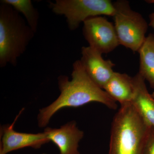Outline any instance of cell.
<instances>
[{
  "mask_svg": "<svg viewBox=\"0 0 154 154\" xmlns=\"http://www.w3.org/2000/svg\"><path fill=\"white\" fill-rule=\"evenodd\" d=\"M58 85L60 96L52 104L40 110L38 120L40 127L47 125L54 113L66 107H79L96 102L110 109L117 108L116 102L91 79L80 60L73 64L72 80L70 81L65 76H60L58 78Z\"/></svg>",
  "mask_w": 154,
  "mask_h": 154,
  "instance_id": "cell-1",
  "label": "cell"
},
{
  "mask_svg": "<svg viewBox=\"0 0 154 154\" xmlns=\"http://www.w3.org/2000/svg\"><path fill=\"white\" fill-rule=\"evenodd\" d=\"M150 129L132 102L120 106L111 124L108 154H146Z\"/></svg>",
  "mask_w": 154,
  "mask_h": 154,
  "instance_id": "cell-2",
  "label": "cell"
},
{
  "mask_svg": "<svg viewBox=\"0 0 154 154\" xmlns=\"http://www.w3.org/2000/svg\"><path fill=\"white\" fill-rule=\"evenodd\" d=\"M35 33L25 19L10 5H0V67L16 66Z\"/></svg>",
  "mask_w": 154,
  "mask_h": 154,
  "instance_id": "cell-3",
  "label": "cell"
},
{
  "mask_svg": "<svg viewBox=\"0 0 154 154\" xmlns=\"http://www.w3.org/2000/svg\"><path fill=\"white\" fill-rule=\"evenodd\" d=\"M113 4L114 25L119 45L138 52L146 37L147 22L141 14L132 10L128 1L119 0Z\"/></svg>",
  "mask_w": 154,
  "mask_h": 154,
  "instance_id": "cell-4",
  "label": "cell"
},
{
  "mask_svg": "<svg viewBox=\"0 0 154 154\" xmlns=\"http://www.w3.org/2000/svg\"><path fill=\"white\" fill-rule=\"evenodd\" d=\"M50 8L66 19L69 29L75 30L89 18L102 16L113 17L114 4L110 0H56L49 2Z\"/></svg>",
  "mask_w": 154,
  "mask_h": 154,
  "instance_id": "cell-5",
  "label": "cell"
},
{
  "mask_svg": "<svg viewBox=\"0 0 154 154\" xmlns=\"http://www.w3.org/2000/svg\"><path fill=\"white\" fill-rule=\"evenodd\" d=\"M83 34L89 46L102 54L111 52L120 45L114 25L102 16L83 22Z\"/></svg>",
  "mask_w": 154,
  "mask_h": 154,
  "instance_id": "cell-6",
  "label": "cell"
},
{
  "mask_svg": "<svg viewBox=\"0 0 154 154\" xmlns=\"http://www.w3.org/2000/svg\"><path fill=\"white\" fill-rule=\"evenodd\" d=\"M80 61L87 74L99 88L103 89L112 77L115 64L110 60L104 59L102 54L90 46L81 49Z\"/></svg>",
  "mask_w": 154,
  "mask_h": 154,
  "instance_id": "cell-7",
  "label": "cell"
},
{
  "mask_svg": "<svg viewBox=\"0 0 154 154\" xmlns=\"http://www.w3.org/2000/svg\"><path fill=\"white\" fill-rule=\"evenodd\" d=\"M15 121L9 126L3 127L1 138L0 154H7L10 152L24 148L31 147L38 149L42 145L50 141L45 133L28 134L15 131Z\"/></svg>",
  "mask_w": 154,
  "mask_h": 154,
  "instance_id": "cell-8",
  "label": "cell"
},
{
  "mask_svg": "<svg viewBox=\"0 0 154 154\" xmlns=\"http://www.w3.org/2000/svg\"><path fill=\"white\" fill-rule=\"evenodd\" d=\"M44 132L50 141L57 146L59 154H80L79 143L84 133L78 128L75 122H69L59 128H47Z\"/></svg>",
  "mask_w": 154,
  "mask_h": 154,
  "instance_id": "cell-9",
  "label": "cell"
},
{
  "mask_svg": "<svg viewBox=\"0 0 154 154\" xmlns=\"http://www.w3.org/2000/svg\"><path fill=\"white\" fill-rule=\"evenodd\" d=\"M133 78L134 95L132 103L146 124L154 130V98L149 92L145 80L139 73Z\"/></svg>",
  "mask_w": 154,
  "mask_h": 154,
  "instance_id": "cell-10",
  "label": "cell"
},
{
  "mask_svg": "<svg viewBox=\"0 0 154 154\" xmlns=\"http://www.w3.org/2000/svg\"><path fill=\"white\" fill-rule=\"evenodd\" d=\"M103 90L120 106L131 103L134 95L133 78L126 73L115 72Z\"/></svg>",
  "mask_w": 154,
  "mask_h": 154,
  "instance_id": "cell-11",
  "label": "cell"
},
{
  "mask_svg": "<svg viewBox=\"0 0 154 154\" xmlns=\"http://www.w3.org/2000/svg\"><path fill=\"white\" fill-rule=\"evenodd\" d=\"M140 57L138 73L154 90V34L146 37L138 51Z\"/></svg>",
  "mask_w": 154,
  "mask_h": 154,
  "instance_id": "cell-12",
  "label": "cell"
},
{
  "mask_svg": "<svg viewBox=\"0 0 154 154\" xmlns=\"http://www.w3.org/2000/svg\"><path fill=\"white\" fill-rule=\"evenodd\" d=\"M1 3L12 6L25 17L28 25L35 33L38 29L39 15L30 0H2Z\"/></svg>",
  "mask_w": 154,
  "mask_h": 154,
  "instance_id": "cell-13",
  "label": "cell"
},
{
  "mask_svg": "<svg viewBox=\"0 0 154 154\" xmlns=\"http://www.w3.org/2000/svg\"><path fill=\"white\" fill-rule=\"evenodd\" d=\"M146 154H154V130L150 129L146 147Z\"/></svg>",
  "mask_w": 154,
  "mask_h": 154,
  "instance_id": "cell-14",
  "label": "cell"
},
{
  "mask_svg": "<svg viewBox=\"0 0 154 154\" xmlns=\"http://www.w3.org/2000/svg\"><path fill=\"white\" fill-rule=\"evenodd\" d=\"M149 25L153 29L154 31V11L149 15Z\"/></svg>",
  "mask_w": 154,
  "mask_h": 154,
  "instance_id": "cell-15",
  "label": "cell"
},
{
  "mask_svg": "<svg viewBox=\"0 0 154 154\" xmlns=\"http://www.w3.org/2000/svg\"><path fill=\"white\" fill-rule=\"evenodd\" d=\"M146 2L149 3V4H154V0H149V1H146Z\"/></svg>",
  "mask_w": 154,
  "mask_h": 154,
  "instance_id": "cell-16",
  "label": "cell"
},
{
  "mask_svg": "<svg viewBox=\"0 0 154 154\" xmlns=\"http://www.w3.org/2000/svg\"><path fill=\"white\" fill-rule=\"evenodd\" d=\"M152 96H153V97L154 98V91L153 92L152 94Z\"/></svg>",
  "mask_w": 154,
  "mask_h": 154,
  "instance_id": "cell-17",
  "label": "cell"
},
{
  "mask_svg": "<svg viewBox=\"0 0 154 154\" xmlns=\"http://www.w3.org/2000/svg\"></svg>",
  "mask_w": 154,
  "mask_h": 154,
  "instance_id": "cell-18",
  "label": "cell"
}]
</instances>
